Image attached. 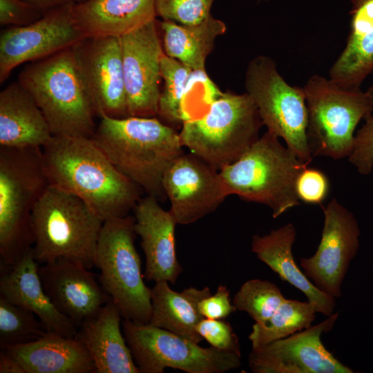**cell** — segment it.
Instances as JSON below:
<instances>
[{"label":"cell","mask_w":373,"mask_h":373,"mask_svg":"<svg viewBox=\"0 0 373 373\" xmlns=\"http://www.w3.org/2000/svg\"><path fill=\"white\" fill-rule=\"evenodd\" d=\"M296 189L299 200L304 203L321 204L329 193L330 183L323 171L307 167L298 175Z\"/></svg>","instance_id":"d590c367"},{"label":"cell","mask_w":373,"mask_h":373,"mask_svg":"<svg viewBox=\"0 0 373 373\" xmlns=\"http://www.w3.org/2000/svg\"><path fill=\"white\" fill-rule=\"evenodd\" d=\"M33 5L43 12H46L50 10L57 7L79 1L80 0H24Z\"/></svg>","instance_id":"60d3db41"},{"label":"cell","mask_w":373,"mask_h":373,"mask_svg":"<svg viewBox=\"0 0 373 373\" xmlns=\"http://www.w3.org/2000/svg\"><path fill=\"white\" fill-rule=\"evenodd\" d=\"M17 81L35 99L52 135L93 137L97 115L73 47L26 64Z\"/></svg>","instance_id":"3957f363"},{"label":"cell","mask_w":373,"mask_h":373,"mask_svg":"<svg viewBox=\"0 0 373 373\" xmlns=\"http://www.w3.org/2000/svg\"><path fill=\"white\" fill-rule=\"evenodd\" d=\"M316 313V307L309 301L285 298L264 323H255L252 325L248 336L252 348L260 347L309 327Z\"/></svg>","instance_id":"83f0119b"},{"label":"cell","mask_w":373,"mask_h":373,"mask_svg":"<svg viewBox=\"0 0 373 373\" xmlns=\"http://www.w3.org/2000/svg\"><path fill=\"white\" fill-rule=\"evenodd\" d=\"M42 151L50 185L81 198L104 222L128 216L142 198L92 137L52 135Z\"/></svg>","instance_id":"6da1fadb"},{"label":"cell","mask_w":373,"mask_h":373,"mask_svg":"<svg viewBox=\"0 0 373 373\" xmlns=\"http://www.w3.org/2000/svg\"><path fill=\"white\" fill-rule=\"evenodd\" d=\"M128 116L157 117L164 50L157 19L120 37Z\"/></svg>","instance_id":"9a60e30c"},{"label":"cell","mask_w":373,"mask_h":373,"mask_svg":"<svg viewBox=\"0 0 373 373\" xmlns=\"http://www.w3.org/2000/svg\"><path fill=\"white\" fill-rule=\"evenodd\" d=\"M47 333L45 326L32 312L0 296L1 349L32 342Z\"/></svg>","instance_id":"4dcf8cb0"},{"label":"cell","mask_w":373,"mask_h":373,"mask_svg":"<svg viewBox=\"0 0 373 373\" xmlns=\"http://www.w3.org/2000/svg\"><path fill=\"white\" fill-rule=\"evenodd\" d=\"M367 92V93L369 94L370 98H371V100L373 103V84L368 88V89L366 90Z\"/></svg>","instance_id":"b9f144b4"},{"label":"cell","mask_w":373,"mask_h":373,"mask_svg":"<svg viewBox=\"0 0 373 373\" xmlns=\"http://www.w3.org/2000/svg\"><path fill=\"white\" fill-rule=\"evenodd\" d=\"M373 73V26L358 37L347 40L345 48L329 69V79L341 87L360 88Z\"/></svg>","instance_id":"f1b7e54d"},{"label":"cell","mask_w":373,"mask_h":373,"mask_svg":"<svg viewBox=\"0 0 373 373\" xmlns=\"http://www.w3.org/2000/svg\"><path fill=\"white\" fill-rule=\"evenodd\" d=\"M5 350L26 373H95V367L84 344L76 337L48 332L28 343Z\"/></svg>","instance_id":"d4e9b609"},{"label":"cell","mask_w":373,"mask_h":373,"mask_svg":"<svg viewBox=\"0 0 373 373\" xmlns=\"http://www.w3.org/2000/svg\"><path fill=\"white\" fill-rule=\"evenodd\" d=\"M245 87L267 131L281 137L303 162L312 155L307 137L308 113L303 87L289 84L273 59L258 55L247 67Z\"/></svg>","instance_id":"30bf717a"},{"label":"cell","mask_w":373,"mask_h":373,"mask_svg":"<svg viewBox=\"0 0 373 373\" xmlns=\"http://www.w3.org/2000/svg\"><path fill=\"white\" fill-rule=\"evenodd\" d=\"M192 70L165 54L161 60V77L164 87L160 91L159 119L173 128L182 124L181 105Z\"/></svg>","instance_id":"f546056e"},{"label":"cell","mask_w":373,"mask_h":373,"mask_svg":"<svg viewBox=\"0 0 373 373\" xmlns=\"http://www.w3.org/2000/svg\"><path fill=\"white\" fill-rule=\"evenodd\" d=\"M308 164L267 131L239 159L219 172L228 195L265 204L276 218L300 204L296 181Z\"/></svg>","instance_id":"5b68a950"},{"label":"cell","mask_w":373,"mask_h":373,"mask_svg":"<svg viewBox=\"0 0 373 373\" xmlns=\"http://www.w3.org/2000/svg\"><path fill=\"white\" fill-rule=\"evenodd\" d=\"M162 187L177 224H192L214 211L228 196L218 170L189 152L165 172Z\"/></svg>","instance_id":"2e32d148"},{"label":"cell","mask_w":373,"mask_h":373,"mask_svg":"<svg viewBox=\"0 0 373 373\" xmlns=\"http://www.w3.org/2000/svg\"><path fill=\"white\" fill-rule=\"evenodd\" d=\"M82 262L59 258L39 266L44 289L56 308L79 327L111 300Z\"/></svg>","instance_id":"ac0fdd59"},{"label":"cell","mask_w":373,"mask_h":373,"mask_svg":"<svg viewBox=\"0 0 373 373\" xmlns=\"http://www.w3.org/2000/svg\"><path fill=\"white\" fill-rule=\"evenodd\" d=\"M324 225L316 253L301 258L306 277L321 291L341 296V285L359 249L360 229L354 214L334 198L322 207Z\"/></svg>","instance_id":"4fadbf2b"},{"label":"cell","mask_w":373,"mask_h":373,"mask_svg":"<svg viewBox=\"0 0 373 373\" xmlns=\"http://www.w3.org/2000/svg\"><path fill=\"white\" fill-rule=\"evenodd\" d=\"M162 32V47L166 55L175 59L192 70H203L218 36L227 30L226 24L211 15L192 24L172 21L158 22Z\"/></svg>","instance_id":"4316f807"},{"label":"cell","mask_w":373,"mask_h":373,"mask_svg":"<svg viewBox=\"0 0 373 373\" xmlns=\"http://www.w3.org/2000/svg\"><path fill=\"white\" fill-rule=\"evenodd\" d=\"M122 328L140 373H163L167 367L186 373H224L241 365L240 354L202 347L149 323L123 319Z\"/></svg>","instance_id":"8fae6325"},{"label":"cell","mask_w":373,"mask_h":373,"mask_svg":"<svg viewBox=\"0 0 373 373\" xmlns=\"http://www.w3.org/2000/svg\"><path fill=\"white\" fill-rule=\"evenodd\" d=\"M98 117H128L120 37H85L73 46Z\"/></svg>","instance_id":"e0dca14e"},{"label":"cell","mask_w":373,"mask_h":373,"mask_svg":"<svg viewBox=\"0 0 373 373\" xmlns=\"http://www.w3.org/2000/svg\"><path fill=\"white\" fill-rule=\"evenodd\" d=\"M86 37H122L156 19L155 0H80L73 6Z\"/></svg>","instance_id":"7402d4cb"},{"label":"cell","mask_w":373,"mask_h":373,"mask_svg":"<svg viewBox=\"0 0 373 373\" xmlns=\"http://www.w3.org/2000/svg\"><path fill=\"white\" fill-rule=\"evenodd\" d=\"M0 373H26L20 363L8 352L1 349Z\"/></svg>","instance_id":"ab89813d"},{"label":"cell","mask_w":373,"mask_h":373,"mask_svg":"<svg viewBox=\"0 0 373 373\" xmlns=\"http://www.w3.org/2000/svg\"><path fill=\"white\" fill-rule=\"evenodd\" d=\"M249 95L223 93L179 132L182 146L217 170L239 159L259 138L262 126Z\"/></svg>","instance_id":"52a82bcc"},{"label":"cell","mask_w":373,"mask_h":373,"mask_svg":"<svg viewBox=\"0 0 373 373\" xmlns=\"http://www.w3.org/2000/svg\"><path fill=\"white\" fill-rule=\"evenodd\" d=\"M99 118L92 137L97 145L147 195L164 200L163 176L184 153L179 132L157 117Z\"/></svg>","instance_id":"7a4b0ae2"},{"label":"cell","mask_w":373,"mask_h":373,"mask_svg":"<svg viewBox=\"0 0 373 373\" xmlns=\"http://www.w3.org/2000/svg\"><path fill=\"white\" fill-rule=\"evenodd\" d=\"M38 263L32 247L1 276L0 296L32 312L48 332L75 338L79 327L56 308L46 294L39 277Z\"/></svg>","instance_id":"ffe728a7"},{"label":"cell","mask_w":373,"mask_h":373,"mask_svg":"<svg viewBox=\"0 0 373 373\" xmlns=\"http://www.w3.org/2000/svg\"><path fill=\"white\" fill-rule=\"evenodd\" d=\"M135 218L129 215L104 221L99 233L95 266L104 291L122 318L149 323L151 289L144 283L141 261L134 245Z\"/></svg>","instance_id":"9c48e42d"},{"label":"cell","mask_w":373,"mask_h":373,"mask_svg":"<svg viewBox=\"0 0 373 373\" xmlns=\"http://www.w3.org/2000/svg\"><path fill=\"white\" fill-rule=\"evenodd\" d=\"M157 17L181 24L199 23L211 15L215 0H155Z\"/></svg>","instance_id":"836d02e7"},{"label":"cell","mask_w":373,"mask_h":373,"mask_svg":"<svg viewBox=\"0 0 373 373\" xmlns=\"http://www.w3.org/2000/svg\"><path fill=\"white\" fill-rule=\"evenodd\" d=\"M338 316L334 313L321 323L278 339L249 354V366L254 373H353L340 362L321 341L330 332Z\"/></svg>","instance_id":"5bb4252c"},{"label":"cell","mask_w":373,"mask_h":373,"mask_svg":"<svg viewBox=\"0 0 373 373\" xmlns=\"http://www.w3.org/2000/svg\"><path fill=\"white\" fill-rule=\"evenodd\" d=\"M222 93L205 70H192L182 101V124L204 113Z\"/></svg>","instance_id":"d6a6232c"},{"label":"cell","mask_w":373,"mask_h":373,"mask_svg":"<svg viewBox=\"0 0 373 373\" xmlns=\"http://www.w3.org/2000/svg\"><path fill=\"white\" fill-rule=\"evenodd\" d=\"M210 294L208 287L201 289L190 287L178 292L173 290L168 282L157 281L151 289L149 323L199 344L203 338L196 327L204 317L199 312L198 303Z\"/></svg>","instance_id":"484cf974"},{"label":"cell","mask_w":373,"mask_h":373,"mask_svg":"<svg viewBox=\"0 0 373 373\" xmlns=\"http://www.w3.org/2000/svg\"><path fill=\"white\" fill-rule=\"evenodd\" d=\"M49 124L32 95L18 81L0 92V146H44Z\"/></svg>","instance_id":"603a6c76"},{"label":"cell","mask_w":373,"mask_h":373,"mask_svg":"<svg viewBox=\"0 0 373 373\" xmlns=\"http://www.w3.org/2000/svg\"><path fill=\"white\" fill-rule=\"evenodd\" d=\"M201 315L206 318L223 319L237 309L229 297V290L225 285L218 287L216 292L204 298L198 303Z\"/></svg>","instance_id":"f35d334b"},{"label":"cell","mask_w":373,"mask_h":373,"mask_svg":"<svg viewBox=\"0 0 373 373\" xmlns=\"http://www.w3.org/2000/svg\"><path fill=\"white\" fill-rule=\"evenodd\" d=\"M103 223L81 198L49 185L32 213L36 260L68 258L91 269Z\"/></svg>","instance_id":"8992f818"},{"label":"cell","mask_w":373,"mask_h":373,"mask_svg":"<svg viewBox=\"0 0 373 373\" xmlns=\"http://www.w3.org/2000/svg\"><path fill=\"white\" fill-rule=\"evenodd\" d=\"M74 3L50 10L29 25L8 27L1 32V84L18 66L73 47L86 37L75 20L73 12Z\"/></svg>","instance_id":"7c38bea8"},{"label":"cell","mask_w":373,"mask_h":373,"mask_svg":"<svg viewBox=\"0 0 373 373\" xmlns=\"http://www.w3.org/2000/svg\"><path fill=\"white\" fill-rule=\"evenodd\" d=\"M285 300L279 287L269 280L251 279L244 283L235 294L237 310L247 312L256 323L268 320Z\"/></svg>","instance_id":"1f68e13d"},{"label":"cell","mask_w":373,"mask_h":373,"mask_svg":"<svg viewBox=\"0 0 373 373\" xmlns=\"http://www.w3.org/2000/svg\"><path fill=\"white\" fill-rule=\"evenodd\" d=\"M303 88L308 113L307 143L312 157H349L356 127L373 111L367 92L341 87L318 75L312 76Z\"/></svg>","instance_id":"ba28073f"},{"label":"cell","mask_w":373,"mask_h":373,"mask_svg":"<svg viewBox=\"0 0 373 373\" xmlns=\"http://www.w3.org/2000/svg\"><path fill=\"white\" fill-rule=\"evenodd\" d=\"M296 230L288 223L264 236L254 235L251 251L283 281L302 291L316 307L317 312L326 316L333 314L335 298L318 289L298 268L295 262L292 246L296 240Z\"/></svg>","instance_id":"cb8c5ba5"},{"label":"cell","mask_w":373,"mask_h":373,"mask_svg":"<svg viewBox=\"0 0 373 373\" xmlns=\"http://www.w3.org/2000/svg\"><path fill=\"white\" fill-rule=\"evenodd\" d=\"M349 161L359 173L369 175L373 169V115L365 119V124L354 136L352 151Z\"/></svg>","instance_id":"8d00e7d4"},{"label":"cell","mask_w":373,"mask_h":373,"mask_svg":"<svg viewBox=\"0 0 373 373\" xmlns=\"http://www.w3.org/2000/svg\"><path fill=\"white\" fill-rule=\"evenodd\" d=\"M196 330L211 347L221 351L240 354L238 338L228 322L204 318L198 324Z\"/></svg>","instance_id":"e575fe53"},{"label":"cell","mask_w":373,"mask_h":373,"mask_svg":"<svg viewBox=\"0 0 373 373\" xmlns=\"http://www.w3.org/2000/svg\"><path fill=\"white\" fill-rule=\"evenodd\" d=\"M44 12L24 0H0V24L9 27L29 25Z\"/></svg>","instance_id":"74e56055"},{"label":"cell","mask_w":373,"mask_h":373,"mask_svg":"<svg viewBox=\"0 0 373 373\" xmlns=\"http://www.w3.org/2000/svg\"><path fill=\"white\" fill-rule=\"evenodd\" d=\"M258 1H267V0H258Z\"/></svg>","instance_id":"7bdbcfd3"},{"label":"cell","mask_w":373,"mask_h":373,"mask_svg":"<svg viewBox=\"0 0 373 373\" xmlns=\"http://www.w3.org/2000/svg\"><path fill=\"white\" fill-rule=\"evenodd\" d=\"M49 185L42 147L0 146V255L7 265L32 248V213Z\"/></svg>","instance_id":"277c9868"},{"label":"cell","mask_w":373,"mask_h":373,"mask_svg":"<svg viewBox=\"0 0 373 373\" xmlns=\"http://www.w3.org/2000/svg\"><path fill=\"white\" fill-rule=\"evenodd\" d=\"M155 197L141 198L133 209L135 231L140 237L145 256L144 277L148 281L175 284L182 267L175 247L177 222Z\"/></svg>","instance_id":"d6986e66"},{"label":"cell","mask_w":373,"mask_h":373,"mask_svg":"<svg viewBox=\"0 0 373 373\" xmlns=\"http://www.w3.org/2000/svg\"><path fill=\"white\" fill-rule=\"evenodd\" d=\"M122 318L111 300L79 327L76 338L91 356L95 373H140L121 329Z\"/></svg>","instance_id":"44dd1931"}]
</instances>
